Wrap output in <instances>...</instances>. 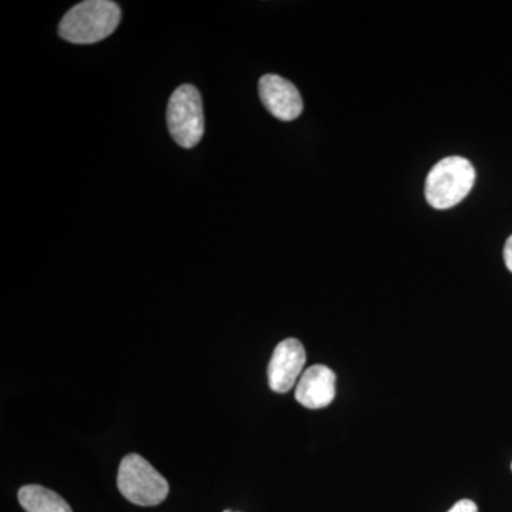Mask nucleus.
<instances>
[{
    "label": "nucleus",
    "mask_w": 512,
    "mask_h": 512,
    "mask_svg": "<svg viewBox=\"0 0 512 512\" xmlns=\"http://www.w3.org/2000/svg\"><path fill=\"white\" fill-rule=\"evenodd\" d=\"M121 22V9L110 0H86L64 15L59 35L74 45H93L109 37Z\"/></svg>",
    "instance_id": "obj_1"
},
{
    "label": "nucleus",
    "mask_w": 512,
    "mask_h": 512,
    "mask_svg": "<svg viewBox=\"0 0 512 512\" xmlns=\"http://www.w3.org/2000/svg\"><path fill=\"white\" fill-rule=\"evenodd\" d=\"M474 183L476 170L467 158H444L427 175L426 200L436 210H448L470 194Z\"/></svg>",
    "instance_id": "obj_2"
},
{
    "label": "nucleus",
    "mask_w": 512,
    "mask_h": 512,
    "mask_svg": "<svg viewBox=\"0 0 512 512\" xmlns=\"http://www.w3.org/2000/svg\"><path fill=\"white\" fill-rule=\"evenodd\" d=\"M117 487L130 503L141 507H154L167 498V480L138 454H128L120 463Z\"/></svg>",
    "instance_id": "obj_3"
},
{
    "label": "nucleus",
    "mask_w": 512,
    "mask_h": 512,
    "mask_svg": "<svg viewBox=\"0 0 512 512\" xmlns=\"http://www.w3.org/2000/svg\"><path fill=\"white\" fill-rule=\"evenodd\" d=\"M167 124L175 143L183 148L197 146L204 136L201 94L192 84L178 87L168 101Z\"/></svg>",
    "instance_id": "obj_4"
},
{
    "label": "nucleus",
    "mask_w": 512,
    "mask_h": 512,
    "mask_svg": "<svg viewBox=\"0 0 512 512\" xmlns=\"http://www.w3.org/2000/svg\"><path fill=\"white\" fill-rule=\"evenodd\" d=\"M305 363V348L298 339H286L279 343L268 366L269 387L275 393H288L302 375Z\"/></svg>",
    "instance_id": "obj_5"
},
{
    "label": "nucleus",
    "mask_w": 512,
    "mask_h": 512,
    "mask_svg": "<svg viewBox=\"0 0 512 512\" xmlns=\"http://www.w3.org/2000/svg\"><path fill=\"white\" fill-rule=\"evenodd\" d=\"M259 96L265 109L278 120L292 121L302 114L301 93L295 84L278 74H265L259 80Z\"/></svg>",
    "instance_id": "obj_6"
},
{
    "label": "nucleus",
    "mask_w": 512,
    "mask_h": 512,
    "mask_svg": "<svg viewBox=\"0 0 512 512\" xmlns=\"http://www.w3.org/2000/svg\"><path fill=\"white\" fill-rule=\"evenodd\" d=\"M336 375L328 366L316 365L303 372L295 397L306 409H323L335 400Z\"/></svg>",
    "instance_id": "obj_7"
},
{
    "label": "nucleus",
    "mask_w": 512,
    "mask_h": 512,
    "mask_svg": "<svg viewBox=\"0 0 512 512\" xmlns=\"http://www.w3.org/2000/svg\"><path fill=\"white\" fill-rule=\"evenodd\" d=\"M18 497L26 512H73L63 497L42 485H25Z\"/></svg>",
    "instance_id": "obj_8"
},
{
    "label": "nucleus",
    "mask_w": 512,
    "mask_h": 512,
    "mask_svg": "<svg viewBox=\"0 0 512 512\" xmlns=\"http://www.w3.org/2000/svg\"><path fill=\"white\" fill-rule=\"evenodd\" d=\"M448 512H478V508L474 501L461 500L453 508H450Z\"/></svg>",
    "instance_id": "obj_9"
},
{
    "label": "nucleus",
    "mask_w": 512,
    "mask_h": 512,
    "mask_svg": "<svg viewBox=\"0 0 512 512\" xmlns=\"http://www.w3.org/2000/svg\"><path fill=\"white\" fill-rule=\"evenodd\" d=\"M504 261L508 271L512 272V235L507 239V242H505Z\"/></svg>",
    "instance_id": "obj_10"
},
{
    "label": "nucleus",
    "mask_w": 512,
    "mask_h": 512,
    "mask_svg": "<svg viewBox=\"0 0 512 512\" xmlns=\"http://www.w3.org/2000/svg\"><path fill=\"white\" fill-rule=\"evenodd\" d=\"M511 468H512V464H511Z\"/></svg>",
    "instance_id": "obj_11"
}]
</instances>
